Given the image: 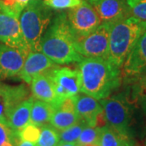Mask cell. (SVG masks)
I'll list each match as a JSON object with an SVG mask.
<instances>
[{
  "label": "cell",
  "mask_w": 146,
  "mask_h": 146,
  "mask_svg": "<svg viewBox=\"0 0 146 146\" xmlns=\"http://www.w3.org/2000/svg\"><path fill=\"white\" fill-rule=\"evenodd\" d=\"M57 146H79L76 142H59Z\"/></svg>",
  "instance_id": "cell-31"
},
{
  "label": "cell",
  "mask_w": 146,
  "mask_h": 146,
  "mask_svg": "<svg viewBox=\"0 0 146 146\" xmlns=\"http://www.w3.org/2000/svg\"><path fill=\"white\" fill-rule=\"evenodd\" d=\"M100 146H136L133 138L123 136L107 124L100 127Z\"/></svg>",
  "instance_id": "cell-18"
},
{
  "label": "cell",
  "mask_w": 146,
  "mask_h": 146,
  "mask_svg": "<svg viewBox=\"0 0 146 146\" xmlns=\"http://www.w3.org/2000/svg\"><path fill=\"white\" fill-rule=\"evenodd\" d=\"M54 110L55 109L50 104L41 100H35L32 106L29 123L37 127L47 124Z\"/></svg>",
  "instance_id": "cell-19"
},
{
  "label": "cell",
  "mask_w": 146,
  "mask_h": 146,
  "mask_svg": "<svg viewBox=\"0 0 146 146\" xmlns=\"http://www.w3.org/2000/svg\"><path fill=\"white\" fill-rule=\"evenodd\" d=\"M66 13L69 27L76 40L89 35L102 24L98 12L86 0Z\"/></svg>",
  "instance_id": "cell-7"
},
{
  "label": "cell",
  "mask_w": 146,
  "mask_h": 146,
  "mask_svg": "<svg viewBox=\"0 0 146 146\" xmlns=\"http://www.w3.org/2000/svg\"><path fill=\"white\" fill-rule=\"evenodd\" d=\"M40 133H41V130L39 127L32 124L30 123L25 126L23 129H21L20 131H18V135L21 141H30L33 143H36L37 141Z\"/></svg>",
  "instance_id": "cell-27"
},
{
  "label": "cell",
  "mask_w": 146,
  "mask_h": 146,
  "mask_svg": "<svg viewBox=\"0 0 146 146\" xmlns=\"http://www.w3.org/2000/svg\"><path fill=\"white\" fill-rule=\"evenodd\" d=\"M76 39L71 31L67 13H58L45 32L41 42V52L56 64L80 62L84 57L75 47Z\"/></svg>",
  "instance_id": "cell-2"
},
{
  "label": "cell",
  "mask_w": 146,
  "mask_h": 146,
  "mask_svg": "<svg viewBox=\"0 0 146 146\" xmlns=\"http://www.w3.org/2000/svg\"><path fill=\"white\" fill-rule=\"evenodd\" d=\"M103 107L106 123L110 127L123 136L132 138L131 131V112L127 100L121 97L99 100Z\"/></svg>",
  "instance_id": "cell-5"
},
{
  "label": "cell",
  "mask_w": 146,
  "mask_h": 146,
  "mask_svg": "<svg viewBox=\"0 0 146 146\" xmlns=\"http://www.w3.org/2000/svg\"><path fill=\"white\" fill-rule=\"evenodd\" d=\"M33 101V97L28 98L11 111L7 119V124L12 130L18 132L29 123Z\"/></svg>",
  "instance_id": "cell-17"
},
{
  "label": "cell",
  "mask_w": 146,
  "mask_h": 146,
  "mask_svg": "<svg viewBox=\"0 0 146 146\" xmlns=\"http://www.w3.org/2000/svg\"><path fill=\"white\" fill-rule=\"evenodd\" d=\"M145 30L144 24L131 16L111 24L108 59L118 68H121L137 40Z\"/></svg>",
  "instance_id": "cell-3"
},
{
  "label": "cell",
  "mask_w": 146,
  "mask_h": 146,
  "mask_svg": "<svg viewBox=\"0 0 146 146\" xmlns=\"http://www.w3.org/2000/svg\"><path fill=\"white\" fill-rule=\"evenodd\" d=\"M31 90L34 98L50 104L56 110L60 102L58 99L53 84L46 73L34 76L31 81Z\"/></svg>",
  "instance_id": "cell-16"
},
{
  "label": "cell",
  "mask_w": 146,
  "mask_h": 146,
  "mask_svg": "<svg viewBox=\"0 0 146 146\" xmlns=\"http://www.w3.org/2000/svg\"><path fill=\"white\" fill-rule=\"evenodd\" d=\"M84 146H100L98 145H95V144H91V145H84Z\"/></svg>",
  "instance_id": "cell-33"
},
{
  "label": "cell",
  "mask_w": 146,
  "mask_h": 146,
  "mask_svg": "<svg viewBox=\"0 0 146 146\" xmlns=\"http://www.w3.org/2000/svg\"><path fill=\"white\" fill-rule=\"evenodd\" d=\"M32 0H16V2L19 4V5L21 6V7H23V8H25L26 5L29 3V2H31Z\"/></svg>",
  "instance_id": "cell-32"
},
{
  "label": "cell",
  "mask_w": 146,
  "mask_h": 146,
  "mask_svg": "<svg viewBox=\"0 0 146 146\" xmlns=\"http://www.w3.org/2000/svg\"><path fill=\"white\" fill-rule=\"evenodd\" d=\"M81 92L97 100L107 98L121 82L120 68L109 59L83 58L79 62Z\"/></svg>",
  "instance_id": "cell-1"
},
{
  "label": "cell",
  "mask_w": 146,
  "mask_h": 146,
  "mask_svg": "<svg viewBox=\"0 0 146 146\" xmlns=\"http://www.w3.org/2000/svg\"><path fill=\"white\" fill-rule=\"evenodd\" d=\"M92 1H94V0H89V3H90V2H92Z\"/></svg>",
  "instance_id": "cell-34"
},
{
  "label": "cell",
  "mask_w": 146,
  "mask_h": 146,
  "mask_svg": "<svg viewBox=\"0 0 146 146\" xmlns=\"http://www.w3.org/2000/svg\"><path fill=\"white\" fill-rule=\"evenodd\" d=\"M141 105L142 109L146 113V83L145 84L141 96Z\"/></svg>",
  "instance_id": "cell-29"
},
{
  "label": "cell",
  "mask_w": 146,
  "mask_h": 146,
  "mask_svg": "<svg viewBox=\"0 0 146 146\" xmlns=\"http://www.w3.org/2000/svg\"><path fill=\"white\" fill-rule=\"evenodd\" d=\"M29 98V90L23 84L13 86L0 83V122L7 124L10 112Z\"/></svg>",
  "instance_id": "cell-10"
},
{
  "label": "cell",
  "mask_w": 146,
  "mask_h": 146,
  "mask_svg": "<svg viewBox=\"0 0 146 146\" xmlns=\"http://www.w3.org/2000/svg\"><path fill=\"white\" fill-rule=\"evenodd\" d=\"M41 133L36 146H57L59 143V133L52 125L45 124L41 127Z\"/></svg>",
  "instance_id": "cell-21"
},
{
  "label": "cell",
  "mask_w": 146,
  "mask_h": 146,
  "mask_svg": "<svg viewBox=\"0 0 146 146\" xmlns=\"http://www.w3.org/2000/svg\"><path fill=\"white\" fill-rule=\"evenodd\" d=\"M126 76L136 77L146 73V30L139 37L123 63Z\"/></svg>",
  "instance_id": "cell-13"
},
{
  "label": "cell",
  "mask_w": 146,
  "mask_h": 146,
  "mask_svg": "<svg viewBox=\"0 0 146 146\" xmlns=\"http://www.w3.org/2000/svg\"><path fill=\"white\" fill-rule=\"evenodd\" d=\"M128 15L146 26V0H127Z\"/></svg>",
  "instance_id": "cell-22"
},
{
  "label": "cell",
  "mask_w": 146,
  "mask_h": 146,
  "mask_svg": "<svg viewBox=\"0 0 146 146\" xmlns=\"http://www.w3.org/2000/svg\"><path fill=\"white\" fill-rule=\"evenodd\" d=\"M87 123L82 119H80L72 127L62 130L59 132V142H76L81 131L86 127Z\"/></svg>",
  "instance_id": "cell-23"
},
{
  "label": "cell",
  "mask_w": 146,
  "mask_h": 146,
  "mask_svg": "<svg viewBox=\"0 0 146 146\" xmlns=\"http://www.w3.org/2000/svg\"><path fill=\"white\" fill-rule=\"evenodd\" d=\"M25 58L19 50L0 42V80L18 76Z\"/></svg>",
  "instance_id": "cell-12"
},
{
  "label": "cell",
  "mask_w": 146,
  "mask_h": 146,
  "mask_svg": "<svg viewBox=\"0 0 146 146\" xmlns=\"http://www.w3.org/2000/svg\"><path fill=\"white\" fill-rule=\"evenodd\" d=\"M110 23L102 22L95 30L75 42L76 51L84 58H109Z\"/></svg>",
  "instance_id": "cell-6"
},
{
  "label": "cell",
  "mask_w": 146,
  "mask_h": 146,
  "mask_svg": "<svg viewBox=\"0 0 146 146\" xmlns=\"http://www.w3.org/2000/svg\"><path fill=\"white\" fill-rule=\"evenodd\" d=\"M43 2L50 9L63 10L80 5L83 3L84 0H43Z\"/></svg>",
  "instance_id": "cell-26"
},
{
  "label": "cell",
  "mask_w": 146,
  "mask_h": 146,
  "mask_svg": "<svg viewBox=\"0 0 146 146\" xmlns=\"http://www.w3.org/2000/svg\"><path fill=\"white\" fill-rule=\"evenodd\" d=\"M16 146H36V143L30 142V141H21L19 143H17Z\"/></svg>",
  "instance_id": "cell-30"
},
{
  "label": "cell",
  "mask_w": 146,
  "mask_h": 146,
  "mask_svg": "<svg viewBox=\"0 0 146 146\" xmlns=\"http://www.w3.org/2000/svg\"><path fill=\"white\" fill-rule=\"evenodd\" d=\"M75 107L80 119L88 126L97 127L98 118L103 113V107L98 100L84 94H77L75 96Z\"/></svg>",
  "instance_id": "cell-15"
},
{
  "label": "cell",
  "mask_w": 146,
  "mask_h": 146,
  "mask_svg": "<svg viewBox=\"0 0 146 146\" xmlns=\"http://www.w3.org/2000/svg\"><path fill=\"white\" fill-rule=\"evenodd\" d=\"M80 119L76 112L55 110L50 120V124L57 130L62 131L76 124Z\"/></svg>",
  "instance_id": "cell-20"
},
{
  "label": "cell",
  "mask_w": 146,
  "mask_h": 146,
  "mask_svg": "<svg viewBox=\"0 0 146 146\" xmlns=\"http://www.w3.org/2000/svg\"><path fill=\"white\" fill-rule=\"evenodd\" d=\"M56 110H60L63 111H69V112H76L75 107V96L68 98L62 101Z\"/></svg>",
  "instance_id": "cell-28"
},
{
  "label": "cell",
  "mask_w": 146,
  "mask_h": 146,
  "mask_svg": "<svg viewBox=\"0 0 146 146\" xmlns=\"http://www.w3.org/2000/svg\"><path fill=\"white\" fill-rule=\"evenodd\" d=\"M20 141L17 131L12 130L8 124L0 122V146H16Z\"/></svg>",
  "instance_id": "cell-25"
},
{
  "label": "cell",
  "mask_w": 146,
  "mask_h": 146,
  "mask_svg": "<svg viewBox=\"0 0 146 146\" xmlns=\"http://www.w3.org/2000/svg\"><path fill=\"white\" fill-rule=\"evenodd\" d=\"M0 42L17 49L25 56L30 52L24 39L19 20L0 11Z\"/></svg>",
  "instance_id": "cell-9"
},
{
  "label": "cell",
  "mask_w": 146,
  "mask_h": 146,
  "mask_svg": "<svg viewBox=\"0 0 146 146\" xmlns=\"http://www.w3.org/2000/svg\"><path fill=\"white\" fill-rule=\"evenodd\" d=\"M52 13L43 0H32L24 8L19 22L30 51H41V42L51 22Z\"/></svg>",
  "instance_id": "cell-4"
},
{
  "label": "cell",
  "mask_w": 146,
  "mask_h": 146,
  "mask_svg": "<svg viewBox=\"0 0 146 146\" xmlns=\"http://www.w3.org/2000/svg\"><path fill=\"white\" fill-rule=\"evenodd\" d=\"M45 73L51 80L60 103L64 99L74 97L81 92L82 82L79 69L59 68L58 66Z\"/></svg>",
  "instance_id": "cell-8"
},
{
  "label": "cell",
  "mask_w": 146,
  "mask_h": 146,
  "mask_svg": "<svg viewBox=\"0 0 146 146\" xmlns=\"http://www.w3.org/2000/svg\"><path fill=\"white\" fill-rule=\"evenodd\" d=\"M100 127L86 126L81 131L76 143L79 146L95 144L99 145Z\"/></svg>",
  "instance_id": "cell-24"
},
{
  "label": "cell",
  "mask_w": 146,
  "mask_h": 146,
  "mask_svg": "<svg viewBox=\"0 0 146 146\" xmlns=\"http://www.w3.org/2000/svg\"><path fill=\"white\" fill-rule=\"evenodd\" d=\"M90 3L102 22L113 24L129 16L127 0H94Z\"/></svg>",
  "instance_id": "cell-14"
},
{
  "label": "cell",
  "mask_w": 146,
  "mask_h": 146,
  "mask_svg": "<svg viewBox=\"0 0 146 146\" xmlns=\"http://www.w3.org/2000/svg\"><path fill=\"white\" fill-rule=\"evenodd\" d=\"M56 67V63L41 51H30L25 58L18 76L25 83L30 84L34 76Z\"/></svg>",
  "instance_id": "cell-11"
},
{
  "label": "cell",
  "mask_w": 146,
  "mask_h": 146,
  "mask_svg": "<svg viewBox=\"0 0 146 146\" xmlns=\"http://www.w3.org/2000/svg\"><path fill=\"white\" fill-rule=\"evenodd\" d=\"M145 145H146V137H145Z\"/></svg>",
  "instance_id": "cell-35"
}]
</instances>
